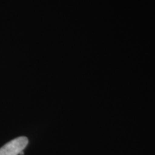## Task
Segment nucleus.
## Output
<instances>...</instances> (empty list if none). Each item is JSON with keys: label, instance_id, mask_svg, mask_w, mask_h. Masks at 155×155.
Returning a JSON list of instances; mask_svg holds the SVG:
<instances>
[{"label": "nucleus", "instance_id": "f257e3e1", "mask_svg": "<svg viewBox=\"0 0 155 155\" xmlns=\"http://www.w3.org/2000/svg\"><path fill=\"white\" fill-rule=\"evenodd\" d=\"M28 139L25 137H20L7 143L0 148V155H18L28 146Z\"/></svg>", "mask_w": 155, "mask_h": 155}]
</instances>
